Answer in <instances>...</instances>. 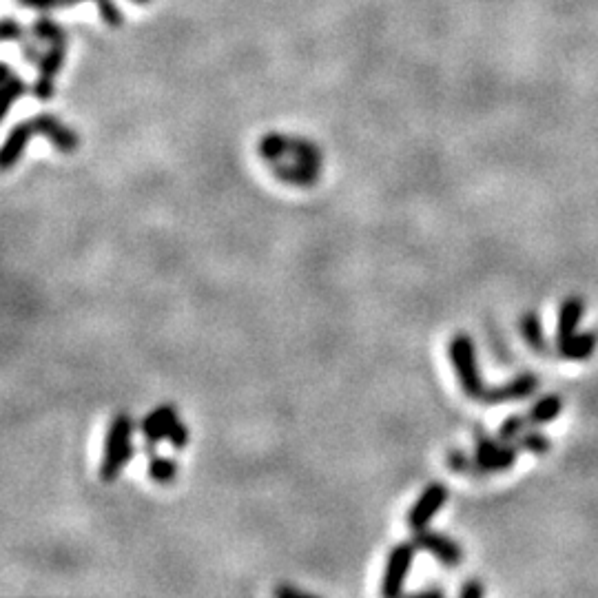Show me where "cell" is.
Returning a JSON list of instances; mask_svg holds the SVG:
<instances>
[{
  "label": "cell",
  "instance_id": "8fae6325",
  "mask_svg": "<svg viewBox=\"0 0 598 598\" xmlns=\"http://www.w3.org/2000/svg\"><path fill=\"white\" fill-rule=\"evenodd\" d=\"M521 446L517 441H501V446L492 452V455L483 457V459H474V477H483V474H492V472H505L510 470L514 463L519 459Z\"/></svg>",
  "mask_w": 598,
  "mask_h": 598
},
{
  "label": "cell",
  "instance_id": "5bb4252c",
  "mask_svg": "<svg viewBox=\"0 0 598 598\" xmlns=\"http://www.w3.org/2000/svg\"><path fill=\"white\" fill-rule=\"evenodd\" d=\"M598 346V333L587 331L567 337L563 344H559V355L563 359H572V362H583V359H590Z\"/></svg>",
  "mask_w": 598,
  "mask_h": 598
},
{
  "label": "cell",
  "instance_id": "5b68a950",
  "mask_svg": "<svg viewBox=\"0 0 598 598\" xmlns=\"http://www.w3.org/2000/svg\"><path fill=\"white\" fill-rule=\"evenodd\" d=\"M65 58H67V45H49L43 60L36 65L38 78L32 87V94L40 102H49L56 96V78L65 67Z\"/></svg>",
  "mask_w": 598,
  "mask_h": 598
},
{
  "label": "cell",
  "instance_id": "8992f818",
  "mask_svg": "<svg viewBox=\"0 0 598 598\" xmlns=\"http://www.w3.org/2000/svg\"><path fill=\"white\" fill-rule=\"evenodd\" d=\"M32 120V125L36 129L38 136H43L51 147H56L60 153H65V156H71V153L78 151L80 147V138L78 133L63 125L58 116L54 113H38V116L29 118Z\"/></svg>",
  "mask_w": 598,
  "mask_h": 598
},
{
  "label": "cell",
  "instance_id": "6da1fadb",
  "mask_svg": "<svg viewBox=\"0 0 598 598\" xmlns=\"http://www.w3.org/2000/svg\"><path fill=\"white\" fill-rule=\"evenodd\" d=\"M133 459V421L129 415H116L109 424L105 450L100 461V479L116 481Z\"/></svg>",
  "mask_w": 598,
  "mask_h": 598
},
{
  "label": "cell",
  "instance_id": "9a60e30c",
  "mask_svg": "<svg viewBox=\"0 0 598 598\" xmlns=\"http://www.w3.org/2000/svg\"><path fill=\"white\" fill-rule=\"evenodd\" d=\"M32 38L40 40L43 45H67L69 43L67 29L51 16H38L34 20Z\"/></svg>",
  "mask_w": 598,
  "mask_h": 598
},
{
  "label": "cell",
  "instance_id": "484cf974",
  "mask_svg": "<svg viewBox=\"0 0 598 598\" xmlns=\"http://www.w3.org/2000/svg\"><path fill=\"white\" fill-rule=\"evenodd\" d=\"M16 3L34 12H54V9L67 7V0H16Z\"/></svg>",
  "mask_w": 598,
  "mask_h": 598
},
{
  "label": "cell",
  "instance_id": "1f68e13d",
  "mask_svg": "<svg viewBox=\"0 0 598 598\" xmlns=\"http://www.w3.org/2000/svg\"><path fill=\"white\" fill-rule=\"evenodd\" d=\"M80 3H87V0H67V7H76Z\"/></svg>",
  "mask_w": 598,
  "mask_h": 598
},
{
  "label": "cell",
  "instance_id": "2e32d148",
  "mask_svg": "<svg viewBox=\"0 0 598 598\" xmlns=\"http://www.w3.org/2000/svg\"><path fill=\"white\" fill-rule=\"evenodd\" d=\"M561 410H563V399L559 395H545L536 401L525 417H528L530 426H543L559 417Z\"/></svg>",
  "mask_w": 598,
  "mask_h": 598
},
{
  "label": "cell",
  "instance_id": "4dcf8cb0",
  "mask_svg": "<svg viewBox=\"0 0 598 598\" xmlns=\"http://www.w3.org/2000/svg\"><path fill=\"white\" fill-rule=\"evenodd\" d=\"M12 74H14L12 65H9V63H3V65H0V82H5V80H7L9 76H12Z\"/></svg>",
  "mask_w": 598,
  "mask_h": 598
},
{
  "label": "cell",
  "instance_id": "e0dca14e",
  "mask_svg": "<svg viewBox=\"0 0 598 598\" xmlns=\"http://www.w3.org/2000/svg\"><path fill=\"white\" fill-rule=\"evenodd\" d=\"M257 151L260 156L268 162H280L288 158V151H291V136H282V133H266V136L257 144Z\"/></svg>",
  "mask_w": 598,
  "mask_h": 598
},
{
  "label": "cell",
  "instance_id": "7a4b0ae2",
  "mask_svg": "<svg viewBox=\"0 0 598 598\" xmlns=\"http://www.w3.org/2000/svg\"><path fill=\"white\" fill-rule=\"evenodd\" d=\"M450 353V364L455 368V375L459 379V386L466 397L470 399H481L486 397L488 386L483 384L479 364H477V348H474L472 337L466 333H457L452 337L448 346Z\"/></svg>",
  "mask_w": 598,
  "mask_h": 598
},
{
  "label": "cell",
  "instance_id": "cb8c5ba5",
  "mask_svg": "<svg viewBox=\"0 0 598 598\" xmlns=\"http://www.w3.org/2000/svg\"><path fill=\"white\" fill-rule=\"evenodd\" d=\"M29 34H32V32H27L25 25H20L18 20L5 18V23H3V40H7V43H20V45H23Z\"/></svg>",
  "mask_w": 598,
  "mask_h": 598
},
{
  "label": "cell",
  "instance_id": "52a82bcc",
  "mask_svg": "<svg viewBox=\"0 0 598 598\" xmlns=\"http://www.w3.org/2000/svg\"><path fill=\"white\" fill-rule=\"evenodd\" d=\"M412 543L417 545V550H426L430 552L435 559L446 565V567H457L463 561V550L457 541H452L450 536L432 532L428 528L415 532V539Z\"/></svg>",
  "mask_w": 598,
  "mask_h": 598
},
{
  "label": "cell",
  "instance_id": "3957f363",
  "mask_svg": "<svg viewBox=\"0 0 598 598\" xmlns=\"http://www.w3.org/2000/svg\"><path fill=\"white\" fill-rule=\"evenodd\" d=\"M415 543H399L390 550L386 567H384V576H381V594L384 596H399L404 592L406 585V576L412 570V563H415Z\"/></svg>",
  "mask_w": 598,
  "mask_h": 598
},
{
  "label": "cell",
  "instance_id": "d6986e66",
  "mask_svg": "<svg viewBox=\"0 0 598 598\" xmlns=\"http://www.w3.org/2000/svg\"><path fill=\"white\" fill-rule=\"evenodd\" d=\"M0 85H3L0 87V105H3L0 107V118H7V113L14 107V102H18V98H23L27 94V85L16 71L5 82H0Z\"/></svg>",
  "mask_w": 598,
  "mask_h": 598
},
{
  "label": "cell",
  "instance_id": "4fadbf2b",
  "mask_svg": "<svg viewBox=\"0 0 598 598\" xmlns=\"http://www.w3.org/2000/svg\"><path fill=\"white\" fill-rule=\"evenodd\" d=\"M585 313V302L581 297H567L563 306H561V313H559V326H556V344H563L567 337H572L576 333V328H579L581 319Z\"/></svg>",
  "mask_w": 598,
  "mask_h": 598
},
{
  "label": "cell",
  "instance_id": "7c38bea8",
  "mask_svg": "<svg viewBox=\"0 0 598 598\" xmlns=\"http://www.w3.org/2000/svg\"><path fill=\"white\" fill-rule=\"evenodd\" d=\"M273 173L277 180L288 182V184H297V187H311L319 180V169L317 164H308V162H299V160H280L273 162Z\"/></svg>",
  "mask_w": 598,
  "mask_h": 598
},
{
  "label": "cell",
  "instance_id": "30bf717a",
  "mask_svg": "<svg viewBox=\"0 0 598 598\" xmlns=\"http://www.w3.org/2000/svg\"><path fill=\"white\" fill-rule=\"evenodd\" d=\"M180 421V415L178 410H175L171 404H164V406H158L153 408L147 417L142 419L140 424V430L142 435L147 437V441L151 443H160V441H167L173 426L178 424Z\"/></svg>",
  "mask_w": 598,
  "mask_h": 598
},
{
  "label": "cell",
  "instance_id": "4316f807",
  "mask_svg": "<svg viewBox=\"0 0 598 598\" xmlns=\"http://www.w3.org/2000/svg\"><path fill=\"white\" fill-rule=\"evenodd\" d=\"M40 40H36V38H32V40H25L23 43V58L27 60L29 65H38L40 60H43V56H45V51L40 49Z\"/></svg>",
  "mask_w": 598,
  "mask_h": 598
},
{
  "label": "cell",
  "instance_id": "9c48e42d",
  "mask_svg": "<svg viewBox=\"0 0 598 598\" xmlns=\"http://www.w3.org/2000/svg\"><path fill=\"white\" fill-rule=\"evenodd\" d=\"M536 388H539V379H536L534 375H519V377L510 379L508 384L488 386L486 397H483V404L494 406V404H505V401L525 399V397L534 395Z\"/></svg>",
  "mask_w": 598,
  "mask_h": 598
},
{
  "label": "cell",
  "instance_id": "7402d4cb",
  "mask_svg": "<svg viewBox=\"0 0 598 598\" xmlns=\"http://www.w3.org/2000/svg\"><path fill=\"white\" fill-rule=\"evenodd\" d=\"M98 3V14L102 18V23L109 27H122L125 25V14L118 7L116 0H96Z\"/></svg>",
  "mask_w": 598,
  "mask_h": 598
},
{
  "label": "cell",
  "instance_id": "f546056e",
  "mask_svg": "<svg viewBox=\"0 0 598 598\" xmlns=\"http://www.w3.org/2000/svg\"><path fill=\"white\" fill-rule=\"evenodd\" d=\"M275 594H277V596H304L306 592H304V590H299V587H288V585H282V587H277Z\"/></svg>",
  "mask_w": 598,
  "mask_h": 598
},
{
  "label": "cell",
  "instance_id": "d6a6232c",
  "mask_svg": "<svg viewBox=\"0 0 598 598\" xmlns=\"http://www.w3.org/2000/svg\"><path fill=\"white\" fill-rule=\"evenodd\" d=\"M131 3H136V5H149V3H153V0H131Z\"/></svg>",
  "mask_w": 598,
  "mask_h": 598
},
{
  "label": "cell",
  "instance_id": "83f0119b",
  "mask_svg": "<svg viewBox=\"0 0 598 598\" xmlns=\"http://www.w3.org/2000/svg\"><path fill=\"white\" fill-rule=\"evenodd\" d=\"M171 446L175 448V450H182V448H187V443H189V428L182 424V421H178V424L173 426V430H171V435H169V439H167Z\"/></svg>",
  "mask_w": 598,
  "mask_h": 598
},
{
  "label": "cell",
  "instance_id": "d4e9b609",
  "mask_svg": "<svg viewBox=\"0 0 598 598\" xmlns=\"http://www.w3.org/2000/svg\"><path fill=\"white\" fill-rule=\"evenodd\" d=\"M448 466L455 470V472H463V474H472L474 472V463L472 457L466 455L463 450H452L448 455Z\"/></svg>",
  "mask_w": 598,
  "mask_h": 598
},
{
  "label": "cell",
  "instance_id": "277c9868",
  "mask_svg": "<svg viewBox=\"0 0 598 598\" xmlns=\"http://www.w3.org/2000/svg\"><path fill=\"white\" fill-rule=\"evenodd\" d=\"M450 490L443 483H430V486L424 488V492L419 494V499L412 505L406 523L412 532H419L430 525V521L437 517V512L448 503Z\"/></svg>",
  "mask_w": 598,
  "mask_h": 598
},
{
  "label": "cell",
  "instance_id": "ffe728a7",
  "mask_svg": "<svg viewBox=\"0 0 598 598\" xmlns=\"http://www.w3.org/2000/svg\"><path fill=\"white\" fill-rule=\"evenodd\" d=\"M149 477L156 483H171L175 477H178V463L167 457L153 455L149 459Z\"/></svg>",
  "mask_w": 598,
  "mask_h": 598
},
{
  "label": "cell",
  "instance_id": "603a6c76",
  "mask_svg": "<svg viewBox=\"0 0 598 598\" xmlns=\"http://www.w3.org/2000/svg\"><path fill=\"white\" fill-rule=\"evenodd\" d=\"M525 426H528V417H523V415H512V417H508V419L503 421L497 437H499L501 441H514V439H519V437L523 435Z\"/></svg>",
  "mask_w": 598,
  "mask_h": 598
},
{
  "label": "cell",
  "instance_id": "44dd1931",
  "mask_svg": "<svg viewBox=\"0 0 598 598\" xmlns=\"http://www.w3.org/2000/svg\"><path fill=\"white\" fill-rule=\"evenodd\" d=\"M521 446V450H528L534 452V455H543V452H548L552 448L550 439L543 435L539 430H532V432H523L519 439H514Z\"/></svg>",
  "mask_w": 598,
  "mask_h": 598
},
{
  "label": "cell",
  "instance_id": "ba28073f",
  "mask_svg": "<svg viewBox=\"0 0 598 598\" xmlns=\"http://www.w3.org/2000/svg\"><path fill=\"white\" fill-rule=\"evenodd\" d=\"M34 133H36V129L32 125V120L18 122V125L12 127V131L7 133L3 151H0V167H3L5 173L9 169H14L16 164L23 160L29 142H32V138H34Z\"/></svg>",
  "mask_w": 598,
  "mask_h": 598
},
{
  "label": "cell",
  "instance_id": "f1b7e54d",
  "mask_svg": "<svg viewBox=\"0 0 598 598\" xmlns=\"http://www.w3.org/2000/svg\"><path fill=\"white\" fill-rule=\"evenodd\" d=\"M486 594V587H483L477 579H470L466 585L461 587L459 590V596H463V598H479V596H483Z\"/></svg>",
  "mask_w": 598,
  "mask_h": 598
},
{
  "label": "cell",
  "instance_id": "ac0fdd59",
  "mask_svg": "<svg viewBox=\"0 0 598 598\" xmlns=\"http://www.w3.org/2000/svg\"><path fill=\"white\" fill-rule=\"evenodd\" d=\"M519 326H521V335H523L525 342H528V346L534 350V353H541L543 355L545 350H548V342H545V335H543V326H541L539 315L532 313V311L523 313Z\"/></svg>",
  "mask_w": 598,
  "mask_h": 598
}]
</instances>
